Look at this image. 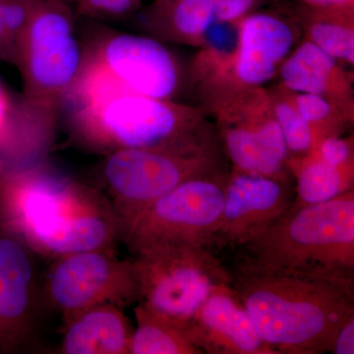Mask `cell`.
Returning <instances> with one entry per match:
<instances>
[{
    "label": "cell",
    "mask_w": 354,
    "mask_h": 354,
    "mask_svg": "<svg viewBox=\"0 0 354 354\" xmlns=\"http://www.w3.org/2000/svg\"><path fill=\"white\" fill-rule=\"evenodd\" d=\"M0 223L38 257L115 250L120 225L106 193L46 165L0 174Z\"/></svg>",
    "instance_id": "6da1fadb"
},
{
    "label": "cell",
    "mask_w": 354,
    "mask_h": 354,
    "mask_svg": "<svg viewBox=\"0 0 354 354\" xmlns=\"http://www.w3.org/2000/svg\"><path fill=\"white\" fill-rule=\"evenodd\" d=\"M67 101L74 104V138L104 156L121 149L176 148L209 134L194 109L136 94L86 59Z\"/></svg>",
    "instance_id": "7a4b0ae2"
},
{
    "label": "cell",
    "mask_w": 354,
    "mask_h": 354,
    "mask_svg": "<svg viewBox=\"0 0 354 354\" xmlns=\"http://www.w3.org/2000/svg\"><path fill=\"white\" fill-rule=\"evenodd\" d=\"M232 285L263 341L277 354L329 353L354 314V286L241 264Z\"/></svg>",
    "instance_id": "3957f363"
},
{
    "label": "cell",
    "mask_w": 354,
    "mask_h": 354,
    "mask_svg": "<svg viewBox=\"0 0 354 354\" xmlns=\"http://www.w3.org/2000/svg\"><path fill=\"white\" fill-rule=\"evenodd\" d=\"M241 264L354 286V189L290 209L239 246Z\"/></svg>",
    "instance_id": "277c9868"
},
{
    "label": "cell",
    "mask_w": 354,
    "mask_h": 354,
    "mask_svg": "<svg viewBox=\"0 0 354 354\" xmlns=\"http://www.w3.org/2000/svg\"><path fill=\"white\" fill-rule=\"evenodd\" d=\"M83 62L72 6L41 0L16 46L15 65L24 86L21 100L30 113L55 128Z\"/></svg>",
    "instance_id": "5b68a950"
},
{
    "label": "cell",
    "mask_w": 354,
    "mask_h": 354,
    "mask_svg": "<svg viewBox=\"0 0 354 354\" xmlns=\"http://www.w3.org/2000/svg\"><path fill=\"white\" fill-rule=\"evenodd\" d=\"M225 174L211 135L169 149H121L101 165L102 187L120 225L127 227L158 198L190 179Z\"/></svg>",
    "instance_id": "8992f818"
},
{
    "label": "cell",
    "mask_w": 354,
    "mask_h": 354,
    "mask_svg": "<svg viewBox=\"0 0 354 354\" xmlns=\"http://www.w3.org/2000/svg\"><path fill=\"white\" fill-rule=\"evenodd\" d=\"M138 279L137 304L179 328L232 276L208 246L158 245L133 254Z\"/></svg>",
    "instance_id": "52a82bcc"
},
{
    "label": "cell",
    "mask_w": 354,
    "mask_h": 354,
    "mask_svg": "<svg viewBox=\"0 0 354 354\" xmlns=\"http://www.w3.org/2000/svg\"><path fill=\"white\" fill-rule=\"evenodd\" d=\"M227 174L197 177L158 198L123 228L132 254L167 244L212 245L225 203Z\"/></svg>",
    "instance_id": "ba28073f"
},
{
    "label": "cell",
    "mask_w": 354,
    "mask_h": 354,
    "mask_svg": "<svg viewBox=\"0 0 354 354\" xmlns=\"http://www.w3.org/2000/svg\"><path fill=\"white\" fill-rule=\"evenodd\" d=\"M41 291L44 304L62 316L97 305L137 304L138 279L132 260L115 250H88L51 261Z\"/></svg>",
    "instance_id": "9c48e42d"
},
{
    "label": "cell",
    "mask_w": 354,
    "mask_h": 354,
    "mask_svg": "<svg viewBox=\"0 0 354 354\" xmlns=\"http://www.w3.org/2000/svg\"><path fill=\"white\" fill-rule=\"evenodd\" d=\"M84 57L136 94L172 101L180 87L176 57L153 37L104 32L84 50Z\"/></svg>",
    "instance_id": "30bf717a"
},
{
    "label": "cell",
    "mask_w": 354,
    "mask_h": 354,
    "mask_svg": "<svg viewBox=\"0 0 354 354\" xmlns=\"http://www.w3.org/2000/svg\"><path fill=\"white\" fill-rule=\"evenodd\" d=\"M36 255L0 223V323L9 354L34 351L39 344L44 304Z\"/></svg>",
    "instance_id": "8fae6325"
},
{
    "label": "cell",
    "mask_w": 354,
    "mask_h": 354,
    "mask_svg": "<svg viewBox=\"0 0 354 354\" xmlns=\"http://www.w3.org/2000/svg\"><path fill=\"white\" fill-rule=\"evenodd\" d=\"M244 108H228L221 115L223 148L236 171L288 179L290 156L274 118L270 97L255 92Z\"/></svg>",
    "instance_id": "7c38bea8"
},
{
    "label": "cell",
    "mask_w": 354,
    "mask_h": 354,
    "mask_svg": "<svg viewBox=\"0 0 354 354\" xmlns=\"http://www.w3.org/2000/svg\"><path fill=\"white\" fill-rule=\"evenodd\" d=\"M293 201L288 179L234 169L227 177L223 213L212 244L241 246L283 216Z\"/></svg>",
    "instance_id": "4fadbf2b"
},
{
    "label": "cell",
    "mask_w": 354,
    "mask_h": 354,
    "mask_svg": "<svg viewBox=\"0 0 354 354\" xmlns=\"http://www.w3.org/2000/svg\"><path fill=\"white\" fill-rule=\"evenodd\" d=\"M202 353L277 354L258 334L232 283L214 290L183 328Z\"/></svg>",
    "instance_id": "5bb4252c"
},
{
    "label": "cell",
    "mask_w": 354,
    "mask_h": 354,
    "mask_svg": "<svg viewBox=\"0 0 354 354\" xmlns=\"http://www.w3.org/2000/svg\"><path fill=\"white\" fill-rule=\"evenodd\" d=\"M239 32L234 75L246 88H258L279 73L295 48V28L274 14L254 13L239 21Z\"/></svg>",
    "instance_id": "9a60e30c"
},
{
    "label": "cell",
    "mask_w": 354,
    "mask_h": 354,
    "mask_svg": "<svg viewBox=\"0 0 354 354\" xmlns=\"http://www.w3.org/2000/svg\"><path fill=\"white\" fill-rule=\"evenodd\" d=\"M258 0H172L157 2L145 24L158 38L199 43L203 35L218 23L239 22Z\"/></svg>",
    "instance_id": "2e32d148"
},
{
    "label": "cell",
    "mask_w": 354,
    "mask_h": 354,
    "mask_svg": "<svg viewBox=\"0 0 354 354\" xmlns=\"http://www.w3.org/2000/svg\"><path fill=\"white\" fill-rule=\"evenodd\" d=\"M62 319L58 353L129 354L133 330L120 307L97 305Z\"/></svg>",
    "instance_id": "e0dca14e"
},
{
    "label": "cell",
    "mask_w": 354,
    "mask_h": 354,
    "mask_svg": "<svg viewBox=\"0 0 354 354\" xmlns=\"http://www.w3.org/2000/svg\"><path fill=\"white\" fill-rule=\"evenodd\" d=\"M339 64L305 39L293 48L278 74L286 91L323 95L346 114L351 113V83Z\"/></svg>",
    "instance_id": "ac0fdd59"
},
{
    "label": "cell",
    "mask_w": 354,
    "mask_h": 354,
    "mask_svg": "<svg viewBox=\"0 0 354 354\" xmlns=\"http://www.w3.org/2000/svg\"><path fill=\"white\" fill-rule=\"evenodd\" d=\"M288 171L297 178L298 206L330 201L346 191L353 189L354 165L334 167L310 152L301 158H290Z\"/></svg>",
    "instance_id": "d6986e66"
},
{
    "label": "cell",
    "mask_w": 354,
    "mask_h": 354,
    "mask_svg": "<svg viewBox=\"0 0 354 354\" xmlns=\"http://www.w3.org/2000/svg\"><path fill=\"white\" fill-rule=\"evenodd\" d=\"M137 327L130 339L129 354H203L183 330L137 304Z\"/></svg>",
    "instance_id": "ffe728a7"
},
{
    "label": "cell",
    "mask_w": 354,
    "mask_h": 354,
    "mask_svg": "<svg viewBox=\"0 0 354 354\" xmlns=\"http://www.w3.org/2000/svg\"><path fill=\"white\" fill-rule=\"evenodd\" d=\"M305 30L306 39L324 53L339 64L353 65V11L312 10Z\"/></svg>",
    "instance_id": "44dd1931"
},
{
    "label": "cell",
    "mask_w": 354,
    "mask_h": 354,
    "mask_svg": "<svg viewBox=\"0 0 354 354\" xmlns=\"http://www.w3.org/2000/svg\"><path fill=\"white\" fill-rule=\"evenodd\" d=\"M271 108L278 121L290 158H301L313 151L317 144L315 131L295 108L290 93H277L270 97Z\"/></svg>",
    "instance_id": "7402d4cb"
},
{
    "label": "cell",
    "mask_w": 354,
    "mask_h": 354,
    "mask_svg": "<svg viewBox=\"0 0 354 354\" xmlns=\"http://www.w3.org/2000/svg\"><path fill=\"white\" fill-rule=\"evenodd\" d=\"M288 93L295 108L313 127L317 143L324 137L339 134L337 128L339 124L346 118H349L334 102L323 95L310 93Z\"/></svg>",
    "instance_id": "603a6c76"
},
{
    "label": "cell",
    "mask_w": 354,
    "mask_h": 354,
    "mask_svg": "<svg viewBox=\"0 0 354 354\" xmlns=\"http://www.w3.org/2000/svg\"><path fill=\"white\" fill-rule=\"evenodd\" d=\"M239 22L218 23L203 35L200 43L218 64H232L239 46Z\"/></svg>",
    "instance_id": "cb8c5ba5"
},
{
    "label": "cell",
    "mask_w": 354,
    "mask_h": 354,
    "mask_svg": "<svg viewBox=\"0 0 354 354\" xmlns=\"http://www.w3.org/2000/svg\"><path fill=\"white\" fill-rule=\"evenodd\" d=\"M41 0H0L2 21L16 53V46Z\"/></svg>",
    "instance_id": "d4e9b609"
},
{
    "label": "cell",
    "mask_w": 354,
    "mask_h": 354,
    "mask_svg": "<svg viewBox=\"0 0 354 354\" xmlns=\"http://www.w3.org/2000/svg\"><path fill=\"white\" fill-rule=\"evenodd\" d=\"M139 4L140 0H77L75 6L85 17L114 20L130 15Z\"/></svg>",
    "instance_id": "484cf974"
},
{
    "label": "cell",
    "mask_w": 354,
    "mask_h": 354,
    "mask_svg": "<svg viewBox=\"0 0 354 354\" xmlns=\"http://www.w3.org/2000/svg\"><path fill=\"white\" fill-rule=\"evenodd\" d=\"M312 152L334 167L354 165L353 137L344 138L339 134L329 135L321 139Z\"/></svg>",
    "instance_id": "4316f807"
},
{
    "label": "cell",
    "mask_w": 354,
    "mask_h": 354,
    "mask_svg": "<svg viewBox=\"0 0 354 354\" xmlns=\"http://www.w3.org/2000/svg\"><path fill=\"white\" fill-rule=\"evenodd\" d=\"M329 353L333 354L354 353V314L348 317L335 333Z\"/></svg>",
    "instance_id": "83f0119b"
},
{
    "label": "cell",
    "mask_w": 354,
    "mask_h": 354,
    "mask_svg": "<svg viewBox=\"0 0 354 354\" xmlns=\"http://www.w3.org/2000/svg\"><path fill=\"white\" fill-rule=\"evenodd\" d=\"M312 10L353 11L354 0H300Z\"/></svg>",
    "instance_id": "f1b7e54d"
},
{
    "label": "cell",
    "mask_w": 354,
    "mask_h": 354,
    "mask_svg": "<svg viewBox=\"0 0 354 354\" xmlns=\"http://www.w3.org/2000/svg\"><path fill=\"white\" fill-rule=\"evenodd\" d=\"M0 60L15 65L16 53L12 44L7 36L3 21H2L1 8H0Z\"/></svg>",
    "instance_id": "f546056e"
},
{
    "label": "cell",
    "mask_w": 354,
    "mask_h": 354,
    "mask_svg": "<svg viewBox=\"0 0 354 354\" xmlns=\"http://www.w3.org/2000/svg\"><path fill=\"white\" fill-rule=\"evenodd\" d=\"M0 354H9L8 344H7L6 334H4L1 323H0Z\"/></svg>",
    "instance_id": "4dcf8cb0"
},
{
    "label": "cell",
    "mask_w": 354,
    "mask_h": 354,
    "mask_svg": "<svg viewBox=\"0 0 354 354\" xmlns=\"http://www.w3.org/2000/svg\"><path fill=\"white\" fill-rule=\"evenodd\" d=\"M6 94H9L8 90H7L3 81H2L1 77H0V95Z\"/></svg>",
    "instance_id": "1f68e13d"
},
{
    "label": "cell",
    "mask_w": 354,
    "mask_h": 354,
    "mask_svg": "<svg viewBox=\"0 0 354 354\" xmlns=\"http://www.w3.org/2000/svg\"><path fill=\"white\" fill-rule=\"evenodd\" d=\"M58 1L64 2V3L69 4V6H73L76 3L77 0H58Z\"/></svg>",
    "instance_id": "d6a6232c"
},
{
    "label": "cell",
    "mask_w": 354,
    "mask_h": 354,
    "mask_svg": "<svg viewBox=\"0 0 354 354\" xmlns=\"http://www.w3.org/2000/svg\"><path fill=\"white\" fill-rule=\"evenodd\" d=\"M172 1V0H157V2H169Z\"/></svg>",
    "instance_id": "836d02e7"
}]
</instances>
